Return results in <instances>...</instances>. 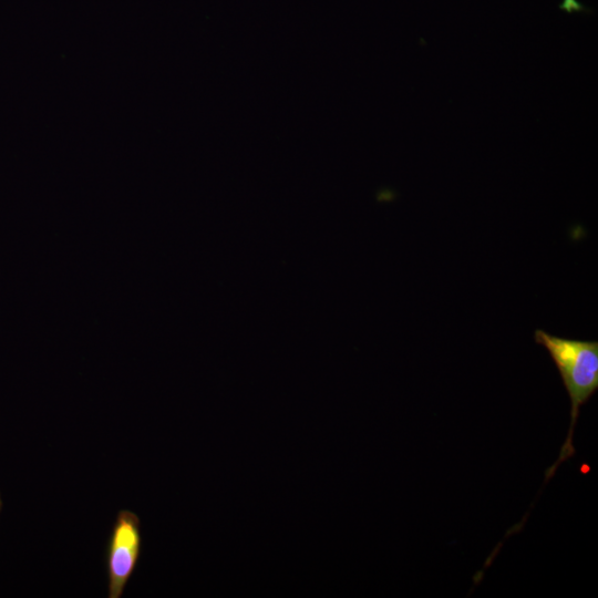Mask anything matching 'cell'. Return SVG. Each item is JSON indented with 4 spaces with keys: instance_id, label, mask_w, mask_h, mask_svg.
<instances>
[{
    "instance_id": "6da1fadb",
    "label": "cell",
    "mask_w": 598,
    "mask_h": 598,
    "mask_svg": "<svg viewBox=\"0 0 598 598\" xmlns=\"http://www.w3.org/2000/svg\"><path fill=\"white\" fill-rule=\"evenodd\" d=\"M536 343L543 346L553 359L570 399V425L558 460L546 471V481L558 465L575 455L573 444L580 408L598 390V341L561 338L537 329Z\"/></svg>"
},
{
    "instance_id": "7a4b0ae2",
    "label": "cell",
    "mask_w": 598,
    "mask_h": 598,
    "mask_svg": "<svg viewBox=\"0 0 598 598\" xmlns=\"http://www.w3.org/2000/svg\"><path fill=\"white\" fill-rule=\"evenodd\" d=\"M140 517L130 509L117 513L106 550L109 598H121L141 553Z\"/></svg>"
},
{
    "instance_id": "3957f363",
    "label": "cell",
    "mask_w": 598,
    "mask_h": 598,
    "mask_svg": "<svg viewBox=\"0 0 598 598\" xmlns=\"http://www.w3.org/2000/svg\"><path fill=\"white\" fill-rule=\"evenodd\" d=\"M558 8L567 13H571L574 11H582L591 14L594 12L591 9L586 8L577 0H563Z\"/></svg>"
}]
</instances>
